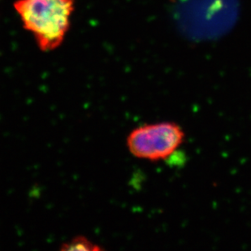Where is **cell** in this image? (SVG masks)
Segmentation results:
<instances>
[{
	"instance_id": "obj_1",
	"label": "cell",
	"mask_w": 251,
	"mask_h": 251,
	"mask_svg": "<svg viewBox=\"0 0 251 251\" xmlns=\"http://www.w3.org/2000/svg\"><path fill=\"white\" fill-rule=\"evenodd\" d=\"M14 8L40 50L50 51L64 42L74 11V0H17Z\"/></svg>"
},
{
	"instance_id": "obj_2",
	"label": "cell",
	"mask_w": 251,
	"mask_h": 251,
	"mask_svg": "<svg viewBox=\"0 0 251 251\" xmlns=\"http://www.w3.org/2000/svg\"><path fill=\"white\" fill-rule=\"evenodd\" d=\"M185 140V131L179 124L161 121L133 129L127 137L126 146L137 159L158 162L175 154Z\"/></svg>"
},
{
	"instance_id": "obj_3",
	"label": "cell",
	"mask_w": 251,
	"mask_h": 251,
	"mask_svg": "<svg viewBox=\"0 0 251 251\" xmlns=\"http://www.w3.org/2000/svg\"><path fill=\"white\" fill-rule=\"evenodd\" d=\"M60 250L64 251H102V248L88 239L87 237L77 236L64 242V244H62Z\"/></svg>"
}]
</instances>
